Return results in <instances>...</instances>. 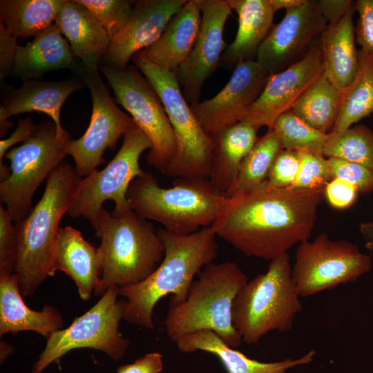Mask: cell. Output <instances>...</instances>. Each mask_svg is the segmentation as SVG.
Returning <instances> with one entry per match:
<instances>
[{
  "label": "cell",
  "instance_id": "1",
  "mask_svg": "<svg viewBox=\"0 0 373 373\" xmlns=\"http://www.w3.org/2000/svg\"><path fill=\"white\" fill-rule=\"evenodd\" d=\"M325 187H277L266 180L224 195L220 212L211 227L216 236L245 255L270 261L309 240Z\"/></svg>",
  "mask_w": 373,
  "mask_h": 373
},
{
  "label": "cell",
  "instance_id": "2",
  "mask_svg": "<svg viewBox=\"0 0 373 373\" xmlns=\"http://www.w3.org/2000/svg\"><path fill=\"white\" fill-rule=\"evenodd\" d=\"M164 247V258L157 269L142 282L119 288L126 298L123 319L140 327L153 329L155 306L171 294L170 305L183 303L194 276L217 256L216 235L211 227L187 236L159 229Z\"/></svg>",
  "mask_w": 373,
  "mask_h": 373
},
{
  "label": "cell",
  "instance_id": "3",
  "mask_svg": "<svg viewBox=\"0 0 373 373\" xmlns=\"http://www.w3.org/2000/svg\"><path fill=\"white\" fill-rule=\"evenodd\" d=\"M75 168L64 160L46 179L44 193L22 220L15 223L18 254L15 273L23 297L32 295L49 276L59 222L70 207L82 180Z\"/></svg>",
  "mask_w": 373,
  "mask_h": 373
},
{
  "label": "cell",
  "instance_id": "4",
  "mask_svg": "<svg viewBox=\"0 0 373 373\" xmlns=\"http://www.w3.org/2000/svg\"><path fill=\"white\" fill-rule=\"evenodd\" d=\"M248 276L233 261L211 262L191 283L186 300L170 305L164 321L168 337L178 342L200 330H211L233 348L238 347L242 337L233 325V303Z\"/></svg>",
  "mask_w": 373,
  "mask_h": 373
},
{
  "label": "cell",
  "instance_id": "5",
  "mask_svg": "<svg viewBox=\"0 0 373 373\" xmlns=\"http://www.w3.org/2000/svg\"><path fill=\"white\" fill-rule=\"evenodd\" d=\"M93 228L101 239L102 274L94 294L102 296L112 286L139 283L158 267L164 255L153 225L133 209L115 215L103 208Z\"/></svg>",
  "mask_w": 373,
  "mask_h": 373
},
{
  "label": "cell",
  "instance_id": "6",
  "mask_svg": "<svg viewBox=\"0 0 373 373\" xmlns=\"http://www.w3.org/2000/svg\"><path fill=\"white\" fill-rule=\"evenodd\" d=\"M126 197L131 209L142 217L182 236L211 227L224 198L208 178H175L172 186L163 188L148 171L131 182Z\"/></svg>",
  "mask_w": 373,
  "mask_h": 373
},
{
  "label": "cell",
  "instance_id": "7",
  "mask_svg": "<svg viewBox=\"0 0 373 373\" xmlns=\"http://www.w3.org/2000/svg\"><path fill=\"white\" fill-rule=\"evenodd\" d=\"M300 297L289 254L270 260L266 272L249 280L233 300V323L242 341L256 344L270 332L291 330L303 309Z\"/></svg>",
  "mask_w": 373,
  "mask_h": 373
},
{
  "label": "cell",
  "instance_id": "8",
  "mask_svg": "<svg viewBox=\"0 0 373 373\" xmlns=\"http://www.w3.org/2000/svg\"><path fill=\"white\" fill-rule=\"evenodd\" d=\"M131 59L160 96L175 135V154L160 172L175 178H209L213 140L195 117L176 75L137 55Z\"/></svg>",
  "mask_w": 373,
  "mask_h": 373
},
{
  "label": "cell",
  "instance_id": "9",
  "mask_svg": "<svg viewBox=\"0 0 373 373\" xmlns=\"http://www.w3.org/2000/svg\"><path fill=\"white\" fill-rule=\"evenodd\" d=\"M71 140L68 131L59 136L55 122L48 120L37 124L26 141L6 153L10 161L11 175L0 182V199L15 223L30 213L34 193L68 155L67 148Z\"/></svg>",
  "mask_w": 373,
  "mask_h": 373
},
{
  "label": "cell",
  "instance_id": "10",
  "mask_svg": "<svg viewBox=\"0 0 373 373\" xmlns=\"http://www.w3.org/2000/svg\"><path fill=\"white\" fill-rule=\"evenodd\" d=\"M152 144L136 125L124 135L122 144L102 170H95L82 178L74 194L68 214L82 217L93 227L108 200L115 202L113 213L122 215L131 209L126 194L131 182L145 171L140 166V157Z\"/></svg>",
  "mask_w": 373,
  "mask_h": 373
},
{
  "label": "cell",
  "instance_id": "11",
  "mask_svg": "<svg viewBox=\"0 0 373 373\" xmlns=\"http://www.w3.org/2000/svg\"><path fill=\"white\" fill-rule=\"evenodd\" d=\"M119 288H108L92 307L68 327L52 334L33 364L32 373H42L68 352L81 348L99 350L112 360L120 361L126 354L130 341L123 338L119 331L124 303V300L117 299Z\"/></svg>",
  "mask_w": 373,
  "mask_h": 373
},
{
  "label": "cell",
  "instance_id": "12",
  "mask_svg": "<svg viewBox=\"0 0 373 373\" xmlns=\"http://www.w3.org/2000/svg\"><path fill=\"white\" fill-rule=\"evenodd\" d=\"M99 70L113 91L116 104L131 114L150 140L152 147L146 156L148 164L161 171L173 158L177 142L160 96L133 66L118 70L102 64Z\"/></svg>",
  "mask_w": 373,
  "mask_h": 373
},
{
  "label": "cell",
  "instance_id": "13",
  "mask_svg": "<svg viewBox=\"0 0 373 373\" xmlns=\"http://www.w3.org/2000/svg\"><path fill=\"white\" fill-rule=\"evenodd\" d=\"M371 268L370 257L356 245L320 234L298 244L291 278L299 296L307 297L353 282Z\"/></svg>",
  "mask_w": 373,
  "mask_h": 373
},
{
  "label": "cell",
  "instance_id": "14",
  "mask_svg": "<svg viewBox=\"0 0 373 373\" xmlns=\"http://www.w3.org/2000/svg\"><path fill=\"white\" fill-rule=\"evenodd\" d=\"M72 70L84 82L92 98L88 127L82 137L72 139L67 148L76 171L80 177H86L105 162V150L113 149L117 140L136 124L132 117L117 107L102 81L99 67L86 66L76 61Z\"/></svg>",
  "mask_w": 373,
  "mask_h": 373
},
{
  "label": "cell",
  "instance_id": "15",
  "mask_svg": "<svg viewBox=\"0 0 373 373\" xmlns=\"http://www.w3.org/2000/svg\"><path fill=\"white\" fill-rule=\"evenodd\" d=\"M327 24L316 0H307L300 6L286 10L260 45L256 61L269 75L285 70L307 55Z\"/></svg>",
  "mask_w": 373,
  "mask_h": 373
},
{
  "label": "cell",
  "instance_id": "16",
  "mask_svg": "<svg viewBox=\"0 0 373 373\" xmlns=\"http://www.w3.org/2000/svg\"><path fill=\"white\" fill-rule=\"evenodd\" d=\"M195 1L202 13L199 32L189 56L175 75L186 100L191 104L199 102L204 82L220 64L227 47L224 28L232 11L227 0Z\"/></svg>",
  "mask_w": 373,
  "mask_h": 373
},
{
  "label": "cell",
  "instance_id": "17",
  "mask_svg": "<svg viewBox=\"0 0 373 373\" xmlns=\"http://www.w3.org/2000/svg\"><path fill=\"white\" fill-rule=\"evenodd\" d=\"M270 75L256 60L239 63L218 94L202 102L191 104L204 131L213 135L241 122L262 92Z\"/></svg>",
  "mask_w": 373,
  "mask_h": 373
},
{
  "label": "cell",
  "instance_id": "18",
  "mask_svg": "<svg viewBox=\"0 0 373 373\" xmlns=\"http://www.w3.org/2000/svg\"><path fill=\"white\" fill-rule=\"evenodd\" d=\"M323 73L318 39L302 60L269 76L262 92L241 122L251 124L257 130L262 126L271 128L276 119L291 111L300 97Z\"/></svg>",
  "mask_w": 373,
  "mask_h": 373
},
{
  "label": "cell",
  "instance_id": "19",
  "mask_svg": "<svg viewBox=\"0 0 373 373\" xmlns=\"http://www.w3.org/2000/svg\"><path fill=\"white\" fill-rule=\"evenodd\" d=\"M187 0H141L124 28L111 39L104 65L123 70L137 53L152 45Z\"/></svg>",
  "mask_w": 373,
  "mask_h": 373
},
{
  "label": "cell",
  "instance_id": "20",
  "mask_svg": "<svg viewBox=\"0 0 373 373\" xmlns=\"http://www.w3.org/2000/svg\"><path fill=\"white\" fill-rule=\"evenodd\" d=\"M86 87L80 77L61 81L28 79L18 88L8 86L0 106V120L12 115L38 111L50 117L59 136L67 133L61 124L60 113L66 99L74 92Z\"/></svg>",
  "mask_w": 373,
  "mask_h": 373
},
{
  "label": "cell",
  "instance_id": "21",
  "mask_svg": "<svg viewBox=\"0 0 373 373\" xmlns=\"http://www.w3.org/2000/svg\"><path fill=\"white\" fill-rule=\"evenodd\" d=\"M200 14L195 0H187L171 19L160 37L136 55L176 75L194 46L200 26Z\"/></svg>",
  "mask_w": 373,
  "mask_h": 373
},
{
  "label": "cell",
  "instance_id": "22",
  "mask_svg": "<svg viewBox=\"0 0 373 373\" xmlns=\"http://www.w3.org/2000/svg\"><path fill=\"white\" fill-rule=\"evenodd\" d=\"M57 270L74 281L82 300L90 299L102 274L99 248L86 240L77 229L70 226L60 227L52 265L54 274Z\"/></svg>",
  "mask_w": 373,
  "mask_h": 373
},
{
  "label": "cell",
  "instance_id": "23",
  "mask_svg": "<svg viewBox=\"0 0 373 373\" xmlns=\"http://www.w3.org/2000/svg\"><path fill=\"white\" fill-rule=\"evenodd\" d=\"M182 353L204 351L218 357L227 373H285L294 367L309 364L316 354L312 350L303 356L275 362H261L247 357L226 344L213 331L200 330L188 334L175 343Z\"/></svg>",
  "mask_w": 373,
  "mask_h": 373
},
{
  "label": "cell",
  "instance_id": "24",
  "mask_svg": "<svg viewBox=\"0 0 373 373\" xmlns=\"http://www.w3.org/2000/svg\"><path fill=\"white\" fill-rule=\"evenodd\" d=\"M238 16L234 41L224 49L220 64L235 68L243 61L255 60L258 50L269 34L275 11L269 0H227Z\"/></svg>",
  "mask_w": 373,
  "mask_h": 373
},
{
  "label": "cell",
  "instance_id": "25",
  "mask_svg": "<svg viewBox=\"0 0 373 373\" xmlns=\"http://www.w3.org/2000/svg\"><path fill=\"white\" fill-rule=\"evenodd\" d=\"M64 327V319L55 307L46 305L41 311L29 308L23 300L17 275L0 277V336L33 331L49 338Z\"/></svg>",
  "mask_w": 373,
  "mask_h": 373
},
{
  "label": "cell",
  "instance_id": "26",
  "mask_svg": "<svg viewBox=\"0 0 373 373\" xmlns=\"http://www.w3.org/2000/svg\"><path fill=\"white\" fill-rule=\"evenodd\" d=\"M62 35L54 23L25 46L18 45L12 74L26 81L52 70H72L77 60Z\"/></svg>",
  "mask_w": 373,
  "mask_h": 373
},
{
  "label": "cell",
  "instance_id": "27",
  "mask_svg": "<svg viewBox=\"0 0 373 373\" xmlns=\"http://www.w3.org/2000/svg\"><path fill=\"white\" fill-rule=\"evenodd\" d=\"M55 23L69 41L75 56L86 66L98 67L111 37L90 12L76 0H66Z\"/></svg>",
  "mask_w": 373,
  "mask_h": 373
},
{
  "label": "cell",
  "instance_id": "28",
  "mask_svg": "<svg viewBox=\"0 0 373 373\" xmlns=\"http://www.w3.org/2000/svg\"><path fill=\"white\" fill-rule=\"evenodd\" d=\"M354 2L337 23L327 24L319 37L324 73L340 90L347 87L359 67L353 15Z\"/></svg>",
  "mask_w": 373,
  "mask_h": 373
},
{
  "label": "cell",
  "instance_id": "29",
  "mask_svg": "<svg viewBox=\"0 0 373 373\" xmlns=\"http://www.w3.org/2000/svg\"><path fill=\"white\" fill-rule=\"evenodd\" d=\"M256 132L251 124L240 122L211 135L213 150L208 179L222 194L233 183L241 162L256 142Z\"/></svg>",
  "mask_w": 373,
  "mask_h": 373
},
{
  "label": "cell",
  "instance_id": "30",
  "mask_svg": "<svg viewBox=\"0 0 373 373\" xmlns=\"http://www.w3.org/2000/svg\"><path fill=\"white\" fill-rule=\"evenodd\" d=\"M66 0H1L0 23L17 39L35 37L53 24Z\"/></svg>",
  "mask_w": 373,
  "mask_h": 373
},
{
  "label": "cell",
  "instance_id": "31",
  "mask_svg": "<svg viewBox=\"0 0 373 373\" xmlns=\"http://www.w3.org/2000/svg\"><path fill=\"white\" fill-rule=\"evenodd\" d=\"M341 90L323 74L300 97L291 111L314 128L329 133L340 113Z\"/></svg>",
  "mask_w": 373,
  "mask_h": 373
},
{
  "label": "cell",
  "instance_id": "32",
  "mask_svg": "<svg viewBox=\"0 0 373 373\" xmlns=\"http://www.w3.org/2000/svg\"><path fill=\"white\" fill-rule=\"evenodd\" d=\"M358 57L355 78L341 90L340 113L331 132L348 128L373 113V52L360 49Z\"/></svg>",
  "mask_w": 373,
  "mask_h": 373
},
{
  "label": "cell",
  "instance_id": "33",
  "mask_svg": "<svg viewBox=\"0 0 373 373\" xmlns=\"http://www.w3.org/2000/svg\"><path fill=\"white\" fill-rule=\"evenodd\" d=\"M282 149L280 141L272 128L258 137L251 150L243 159L237 176L224 195L230 196L256 186L267 180L273 162Z\"/></svg>",
  "mask_w": 373,
  "mask_h": 373
},
{
  "label": "cell",
  "instance_id": "34",
  "mask_svg": "<svg viewBox=\"0 0 373 373\" xmlns=\"http://www.w3.org/2000/svg\"><path fill=\"white\" fill-rule=\"evenodd\" d=\"M323 155L373 169V131L363 124L328 133Z\"/></svg>",
  "mask_w": 373,
  "mask_h": 373
},
{
  "label": "cell",
  "instance_id": "35",
  "mask_svg": "<svg viewBox=\"0 0 373 373\" xmlns=\"http://www.w3.org/2000/svg\"><path fill=\"white\" fill-rule=\"evenodd\" d=\"M283 149L305 151L323 154L328 134L321 132L299 118L291 111L279 116L272 128Z\"/></svg>",
  "mask_w": 373,
  "mask_h": 373
},
{
  "label": "cell",
  "instance_id": "36",
  "mask_svg": "<svg viewBox=\"0 0 373 373\" xmlns=\"http://www.w3.org/2000/svg\"><path fill=\"white\" fill-rule=\"evenodd\" d=\"M76 1L90 12L111 39L124 28L133 8L131 1L127 0Z\"/></svg>",
  "mask_w": 373,
  "mask_h": 373
},
{
  "label": "cell",
  "instance_id": "37",
  "mask_svg": "<svg viewBox=\"0 0 373 373\" xmlns=\"http://www.w3.org/2000/svg\"><path fill=\"white\" fill-rule=\"evenodd\" d=\"M300 166L298 175L290 188L317 189L325 187L332 179L328 159L323 154L298 151Z\"/></svg>",
  "mask_w": 373,
  "mask_h": 373
},
{
  "label": "cell",
  "instance_id": "38",
  "mask_svg": "<svg viewBox=\"0 0 373 373\" xmlns=\"http://www.w3.org/2000/svg\"><path fill=\"white\" fill-rule=\"evenodd\" d=\"M18 239L15 222L6 208L0 206V277L15 273Z\"/></svg>",
  "mask_w": 373,
  "mask_h": 373
},
{
  "label": "cell",
  "instance_id": "39",
  "mask_svg": "<svg viewBox=\"0 0 373 373\" xmlns=\"http://www.w3.org/2000/svg\"><path fill=\"white\" fill-rule=\"evenodd\" d=\"M333 178H338L354 185L359 193L373 191V169L360 164L334 157L328 158Z\"/></svg>",
  "mask_w": 373,
  "mask_h": 373
},
{
  "label": "cell",
  "instance_id": "40",
  "mask_svg": "<svg viewBox=\"0 0 373 373\" xmlns=\"http://www.w3.org/2000/svg\"><path fill=\"white\" fill-rule=\"evenodd\" d=\"M300 166L298 151L280 149L269 170L267 181L277 187H290L295 181Z\"/></svg>",
  "mask_w": 373,
  "mask_h": 373
},
{
  "label": "cell",
  "instance_id": "41",
  "mask_svg": "<svg viewBox=\"0 0 373 373\" xmlns=\"http://www.w3.org/2000/svg\"><path fill=\"white\" fill-rule=\"evenodd\" d=\"M354 9L358 14L355 26L356 41L361 50L373 52V0H358Z\"/></svg>",
  "mask_w": 373,
  "mask_h": 373
},
{
  "label": "cell",
  "instance_id": "42",
  "mask_svg": "<svg viewBox=\"0 0 373 373\" xmlns=\"http://www.w3.org/2000/svg\"><path fill=\"white\" fill-rule=\"evenodd\" d=\"M358 193L352 184L338 178L332 179L325 187V197L334 208L343 209L354 204Z\"/></svg>",
  "mask_w": 373,
  "mask_h": 373
},
{
  "label": "cell",
  "instance_id": "43",
  "mask_svg": "<svg viewBox=\"0 0 373 373\" xmlns=\"http://www.w3.org/2000/svg\"><path fill=\"white\" fill-rule=\"evenodd\" d=\"M17 38L0 23V79L3 82L13 69L17 49Z\"/></svg>",
  "mask_w": 373,
  "mask_h": 373
},
{
  "label": "cell",
  "instance_id": "44",
  "mask_svg": "<svg viewBox=\"0 0 373 373\" xmlns=\"http://www.w3.org/2000/svg\"><path fill=\"white\" fill-rule=\"evenodd\" d=\"M162 358L160 353H148L134 363L119 366L117 373H160L164 367Z\"/></svg>",
  "mask_w": 373,
  "mask_h": 373
},
{
  "label": "cell",
  "instance_id": "45",
  "mask_svg": "<svg viewBox=\"0 0 373 373\" xmlns=\"http://www.w3.org/2000/svg\"><path fill=\"white\" fill-rule=\"evenodd\" d=\"M37 124L32 122L29 117L18 120L15 131L7 139L0 140V163L6 153L12 148L15 144L26 141L35 131Z\"/></svg>",
  "mask_w": 373,
  "mask_h": 373
},
{
  "label": "cell",
  "instance_id": "46",
  "mask_svg": "<svg viewBox=\"0 0 373 373\" xmlns=\"http://www.w3.org/2000/svg\"><path fill=\"white\" fill-rule=\"evenodd\" d=\"M320 11L328 24L340 21L354 2L350 0H318Z\"/></svg>",
  "mask_w": 373,
  "mask_h": 373
},
{
  "label": "cell",
  "instance_id": "47",
  "mask_svg": "<svg viewBox=\"0 0 373 373\" xmlns=\"http://www.w3.org/2000/svg\"><path fill=\"white\" fill-rule=\"evenodd\" d=\"M307 0H269L275 12L281 9L288 10L305 3Z\"/></svg>",
  "mask_w": 373,
  "mask_h": 373
},
{
  "label": "cell",
  "instance_id": "48",
  "mask_svg": "<svg viewBox=\"0 0 373 373\" xmlns=\"http://www.w3.org/2000/svg\"><path fill=\"white\" fill-rule=\"evenodd\" d=\"M360 229L367 239L366 247L370 249H373V223L362 224Z\"/></svg>",
  "mask_w": 373,
  "mask_h": 373
},
{
  "label": "cell",
  "instance_id": "49",
  "mask_svg": "<svg viewBox=\"0 0 373 373\" xmlns=\"http://www.w3.org/2000/svg\"><path fill=\"white\" fill-rule=\"evenodd\" d=\"M15 351L14 347L9 343L5 341L0 342V362L2 365L4 361L10 356Z\"/></svg>",
  "mask_w": 373,
  "mask_h": 373
},
{
  "label": "cell",
  "instance_id": "50",
  "mask_svg": "<svg viewBox=\"0 0 373 373\" xmlns=\"http://www.w3.org/2000/svg\"><path fill=\"white\" fill-rule=\"evenodd\" d=\"M11 175V169L3 162L0 163V182L7 180Z\"/></svg>",
  "mask_w": 373,
  "mask_h": 373
},
{
  "label": "cell",
  "instance_id": "51",
  "mask_svg": "<svg viewBox=\"0 0 373 373\" xmlns=\"http://www.w3.org/2000/svg\"><path fill=\"white\" fill-rule=\"evenodd\" d=\"M12 126V122L8 119L0 120V137H2L5 136Z\"/></svg>",
  "mask_w": 373,
  "mask_h": 373
}]
</instances>
